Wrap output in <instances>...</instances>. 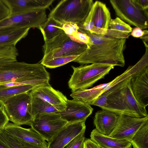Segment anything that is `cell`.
<instances>
[{
  "instance_id": "cell-1",
  "label": "cell",
  "mask_w": 148,
  "mask_h": 148,
  "mask_svg": "<svg viewBox=\"0 0 148 148\" xmlns=\"http://www.w3.org/2000/svg\"><path fill=\"white\" fill-rule=\"evenodd\" d=\"M78 31L86 34L91 43L74 62L82 65L91 64L124 66L126 39L106 37L80 28Z\"/></svg>"
},
{
  "instance_id": "cell-2",
  "label": "cell",
  "mask_w": 148,
  "mask_h": 148,
  "mask_svg": "<svg viewBox=\"0 0 148 148\" xmlns=\"http://www.w3.org/2000/svg\"><path fill=\"white\" fill-rule=\"evenodd\" d=\"M131 77L121 81L102 94L91 105L119 114L140 118L148 116L146 108L138 102L132 92Z\"/></svg>"
},
{
  "instance_id": "cell-3",
  "label": "cell",
  "mask_w": 148,
  "mask_h": 148,
  "mask_svg": "<svg viewBox=\"0 0 148 148\" xmlns=\"http://www.w3.org/2000/svg\"><path fill=\"white\" fill-rule=\"evenodd\" d=\"M50 75L41 63L29 64L15 61L0 68V85L9 82H20L23 85L39 86L47 84Z\"/></svg>"
},
{
  "instance_id": "cell-4",
  "label": "cell",
  "mask_w": 148,
  "mask_h": 148,
  "mask_svg": "<svg viewBox=\"0 0 148 148\" xmlns=\"http://www.w3.org/2000/svg\"><path fill=\"white\" fill-rule=\"evenodd\" d=\"M92 0H63L51 11V17L62 25L67 23L83 22L94 4Z\"/></svg>"
},
{
  "instance_id": "cell-5",
  "label": "cell",
  "mask_w": 148,
  "mask_h": 148,
  "mask_svg": "<svg viewBox=\"0 0 148 148\" xmlns=\"http://www.w3.org/2000/svg\"><path fill=\"white\" fill-rule=\"evenodd\" d=\"M114 66L97 64L82 65L77 67L72 66L73 71L68 82L69 88L72 92L80 89H87L103 78Z\"/></svg>"
},
{
  "instance_id": "cell-6",
  "label": "cell",
  "mask_w": 148,
  "mask_h": 148,
  "mask_svg": "<svg viewBox=\"0 0 148 148\" xmlns=\"http://www.w3.org/2000/svg\"><path fill=\"white\" fill-rule=\"evenodd\" d=\"M30 91L11 97L4 102L3 107L9 121L16 125L30 126L34 118L32 112Z\"/></svg>"
},
{
  "instance_id": "cell-7",
  "label": "cell",
  "mask_w": 148,
  "mask_h": 148,
  "mask_svg": "<svg viewBox=\"0 0 148 148\" xmlns=\"http://www.w3.org/2000/svg\"><path fill=\"white\" fill-rule=\"evenodd\" d=\"M87 48L86 45L73 40L64 32L45 41L42 60L70 56H79Z\"/></svg>"
},
{
  "instance_id": "cell-8",
  "label": "cell",
  "mask_w": 148,
  "mask_h": 148,
  "mask_svg": "<svg viewBox=\"0 0 148 148\" xmlns=\"http://www.w3.org/2000/svg\"><path fill=\"white\" fill-rule=\"evenodd\" d=\"M110 2L116 15L123 21L142 29L148 28V10H142L133 0H110Z\"/></svg>"
},
{
  "instance_id": "cell-9",
  "label": "cell",
  "mask_w": 148,
  "mask_h": 148,
  "mask_svg": "<svg viewBox=\"0 0 148 148\" xmlns=\"http://www.w3.org/2000/svg\"><path fill=\"white\" fill-rule=\"evenodd\" d=\"M47 19L45 9L9 16L0 21V33L23 28L39 29Z\"/></svg>"
},
{
  "instance_id": "cell-10",
  "label": "cell",
  "mask_w": 148,
  "mask_h": 148,
  "mask_svg": "<svg viewBox=\"0 0 148 148\" xmlns=\"http://www.w3.org/2000/svg\"><path fill=\"white\" fill-rule=\"evenodd\" d=\"M58 112L37 116L30 126L48 142L68 124Z\"/></svg>"
},
{
  "instance_id": "cell-11",
  "label": "cell",
  "mask_w": 148,
  "mask_h": 148,
  "mask_svg": "<svg viewBox=\"0 0 148 148\" xmlns=\"http://www.w3.org/2000/svg\"><path fill=\"white\" fill-rule=\"evenodd\" d=\"M148 122V116L137 117L119 114L116 125L109 136L130 141L139 129Z\"/></svg>"
},
{
  "instance_id": "cell-12",
  "label": "cell",
  "mask_w": 148,
  "mask_h": 148,
  "mask_svg": "<svg viewBox=\"0 0 148 148\" xmlns=\"http://www.w3.org/2000/svg\"><path fill=\"white\" fill-rule=\"evenodd\" d=\"M93 110L90 105L73 99H68L65 110L58 113L63 120L70 124L86 121Z\"/></svg>"
},
{
  "instance_id": "cell-13",
  "label": "cell",
  "mask_w": 148,
  "mask_h": 148,
  "mask_svg": "<svg viewBox=\"0 0 148 148\" xmlns=\"http://www.w3.org/2000/svg\"><path fill=\"white\" fill-rule=\"evenodd\" d=\"M32 97L51 104L59 112L66 108L68 99L61 92L54 89L49 84L38 86L30 91Z\"/></svg>"
},
{
  "instance_id": "cell-14",
  "label": "cell",
  "mask_w": 148,
  "mask_h": 148,
  "mask_svg": "<svg viewBox=\"0 0 148 148\" xmlns=\"http://www.w3.org/2000/svg\"><path fill=\"white\" fill-rule=\"evenodd\" d=\"M85 121L68 124L48 142L47 148H64L74 138L85 132Z\"/></svg>"
},
{
  "instance_id": "cell-15",
  "label": "cell",
  "mask_w": 148,
  "mask_h": 148,
  "mask_svg": "<svg viewBox=\"0 0 148 148\" xmlns=\"http://www.w3.org/2000/svg\"><path fill=\"white\" fill-rule=\"evenodd\" d=\"M130 86L136 100L146 108L148 105V66L131 77Z\"/></svg>"
},
{
  "instance_id": "cell-16",
  "label": "cell",
  "mask_w": 148,
  "mask_h": 148,
  "mask_svg": "<svg viewBox=\"0 0 148 148\" xmlns=\"http://www.w3.org/2000/svg\"><path fill=\"white\" fill-rule=\"evenodd\" d=\"M10 11L9 16L48 8L54 0H3Z\"/></svg>"
},
{
  "instance_id": "cell-17",
  "label": "cell",
  "mask_w": 148,
  "mask_h": 148,
  "mask_svg": "<svg viewBox=\"0 0 148 148\" xmlns=\"http://www.w3.org/2000/svg\"><path fill=\"white\" fill-rule=\"evenodd\" d=\"M3 129L11 135L21 140L36 145L47 148L48 143L31 127L25 128L13 123L8 122Z\"/></svg>"
},
{
  "instance_id": "cell-18",
  "label": "cell",
  "mask_w": 148,
  "mask_h": 148,
  "mask_svg": "<svg viewBox=\"0 0 148 148\" xmlns=\"http://www.w3.org/2000/svg\"><path fill=\"white\" fill-rule=\"evenodd\" d=\"M119 114L106 110L98 111L93 120L95 129L100 133L109 136L116 125Z\"/></svg>"
},
{
  "instance_id": "cell-19",
  "label": "cell",
  "mask_w": 148,
  "mask_h": 148,
  "mask_svg": "<svg viewBox=\"0 0 148 148\" xmlns=\"http://www.w3.org/2000/svg\"><path fill=\"white\" fill-rule=\"evenodd\" d=\"M90 10L94 26L99 28L108 29L111 18L110 13L106 5L100 1H96Z\"/></svg>"
},
{
  "instance_id": "cell-20",
  "label": "cell",
  "mask_w": 148,
  "mask_h": 148,
  "mask_svg": "<svg viewBox=\"0 0 148 148\" xmlns=\"http://www.w3.org/2000/svg\"><path fill=\"white\" fill-rule=\"evenodd\" d=\"M90 139L104 148H128L132 145L128 141L118 139L103 134L95 129L91 132Z\"/></svg>"
},
{
  "instance_id": "cell-21",
  "label": "cell",
  "mask_w": 148,
  "mask_h": 148,
  "mask_svg": "<svg viewBox=\"0 0 148 148\" xmlns=\"http://www.w3.org/2000/svg\"><path fill=\"white\" fill-rule=\"evenodd\" d=\"M107 83L90 89H80L70 95L73 99L91 105L93 102L104 92Z\"/></svg>"
},
{
  "instance_id": "cell-22",
  "label": "cell",
  "mask_w": 148,
  "mask_h": 148,
  "mask_svg": "<svg viewBox=\"0 0 148 148\" xmlns=\"http://www.w3.org/2000/svg\"><path fill=\"white\" fill-rule=\"evenodd\" d=\"M29 28H23L0 33V46L14 45L27 35Z\"/></svg>"
},
{
  "instance_id": "cell-23",
  "label": "cell",
  "mask_w": 148,
  "mask_h": 148,
  "mask_svg": "<svg viewBox=\"0 0 148 148\" xmlns=\"http://www.w3.org/2000/svg\"><path fill=\"white\" fill-rule=\"evenodd\" d=\"M62 25L53 18L49 16L45 23L40 27L45 41L51 40L64 32Z\"/></svg>"
},
{
  "instance_id": "cell-24",
  "label": "cell",
  "mask_w": 148,
  "mask_h": 148,
  "mask_svg": "<svg viewBox=\"0 0 148 148\" xmlns=\"http://www.w3.org/2000/svg\"><path fill=\"white\" fill-rule=\"evenodd\" d=\"M0 142L9 148H47L21 140L11 135L3 128L0 130Z\"/></svg>"
},
{
  "instance_id": "cell-25",
  "label": "cell",
  "mask_w": 148,
  "mask_h": 148,
  "mask_svg": "<svg viewBox=\"0 0 148 148\" xmlns=\"http://www.w3.org/2000/svg\"><path fill=\"white\" fill-rule=\"evenodd\" d=\"M38 87L32 84H25L0 89V105L2 106L11 97L30 91Z\"/></svg>"
},
{
  "instance_id": "cell-26",
  "label": "cell",
  "mask_w": 148,
  "mask_h": 148,
  "mask_svg": "<svg viewBox=\"0 0 148 148\" xmlns=\"http://www.w3.org/2000/svg\"><path fill=\"white\" fill-rule=\"evenodd\" d=\"M31 108L32 114L34 119L36 117L40 115L59 112L49 103L40 99L32 96Z\"/></svg>"
},
{
  "instance_id": "cell-27",
  "label": "cell",
  "mask_w": 148,
  "mask_h": 148,
  "mask_svg": "<svg viewBox=\"0 0 148 148\" xmlns=\"http://www.w3.org/2000/svg\"><path fill=\"white\" fill-rule=\"evenodd\" d=\"M130 142L133 148H148V122L139 129Z\"/></svg>"
},
{
  "instance_id": "cell-28",
  "label": "cell",
  "mask_w": 148,
  "mask_h": 148,
  "mask_svg": "<svg viewBox=\"0 0 148 148\" xmlns=\"http://www.w3.org/2000/svg\"><path fill=\"white\" fill-rule=\"evenodd\" d=\"M18 55L16 46H0V68L7 64L17 61Z\"/></svg>"
},
{
  "instance_id": "cell-29",
  "label": "cell",
  "mask_w": 148,
  "mask_h": 148,
  "mask_svg": "<svg viewBox=\"0 0 148 148\" xmlns=\"http://www.w3.org/2000/svg\"><path fill=\"white\" fill-rule=\"evenodd\" d=\"M79 56H70L48 59H42L40 63L47 68L50 69L55 68L63 66L70 62L73 61Z\"/></svg>"
},
{
  "instance_id": "cell-30",
  "label": "cell",
  "mask_w": 148,
  "mask_h": 148,
  "mask_svg": "<svg viewBox=\"0 0 148 148\" xmlns=\"http://www.w3.org/2000/svg\"><path fill=\"white\" fill-rule=\"evenodd\" d=\"M110 28L120 31L130 33L132 29L130 25L118 17L111 19L109 24Z\"/></svg>"
},
{
  "instance_id": "cell-31",
  "label": "cell",
  "mask_w": 148,
  "mask_h": 148,
  "mask_svg": "<svg viewBox=\"0 0 148 148\" xmlns=\"http://www.w3.org/2000/svg\"><path fill=\"white\" fill-rule=\"evenodd\" d=\"M85 132L80 133L72 139L66 145V148H82L85 140Z\"/></svg>"
},
{
  "instance_id": "cell-32",
  "label": "cell",
  "mask_w": 148,
  "mask_h": 148,
  "mask_svg": "<svg viewBox=\"0 0 148 148\" xmlns=\"http://www.w3.org/2000/svg\"><path fill=\"white\" fill-rule=\"evenodd\" d=\"M130 36V33L108 28L107 30L106 34L103 36L108 38L126 39L129 38Z\"/></svg>"
},
{
  "instance_id": "cell-33",
  "label": "cell",
  "mask_w": 148,
  "mask_h": 148,
  "mask_svg": "<svg viewBox=\"0 0 148 148\" xmlns=\"http://www.w3.org/2000/svg\"><path fill=\"white\" fill-rule=\"evenodd\" d=\"M62 27L64 32L70 37L78 32L79 28L76 23H67L62 24Z\"/></svg>"
},
{
  "instance_id": "cell-34",
  "label": "cell",
  "mask_w": 148,
  "mask_h": 148,
  "mask_svg": "<svg viewBox=\"0 0 148 148\" xmlns=\"http://www.w3.org/2000/svg\"><path fill=\"white\" fill-rule=\"evenodd\" d=\"M71 37L76 40V41L87 45V46L91 44L89 37L86 34L78 31L73 35Z\"/></svg>"
},
{
  "instance_id": "cell-35",
  "label": "cell",
  "mask_w": 148,
  "mask_h": 148,
  "mask_svg": "<svg viewBox=\"0 0 148 148\" xmlns=\"http://www.w3.org/2000/svg\"><path fill=\"white\" fill-rule=\"evenodd\" d=\"M10 11L3 0H0V21L9 16Z\"/></svg>"
},
{
  "instance_id": "cell-36",
  "label": "cell",
  "mask_w": 148,
  "mask_h": 148,
  "mask_svg": "<svg viewBox=\"0 0 148 148\" xmlns=\"http://www.w3.org/2000/svg\"><path fill=\"white\" fill-rule=\"evenodd\" d=\"M0 108V130L3 128L9 122V120L5 112L3 107Z\"/></svg>"
},
{
  "instance_id": "cell-37",
  "label": "cell",
  "mask_w": 148,
  "mask_h": 148,
  "mask_svg": "<svg viewBox=\"0 0 148 148\" xmlns=\"http://www.w3.org/2000/svg\"><path fill=\"white\" fill-rule=\"evenodd\" d=\"M82 148H100L99 146L90 139L85 140Z\"/></svg>"
},
{
  "instance_id": "cell-38",
  "label": "cell",
  "mask_w": 148,
  "mask_h": 148,
  "mask_svg": "<svg viewBox=\"0 0 148 148\" xmlns=\"http://www.w3.org/2000/svg\"><path fill=\"white\" fill-rule=\"evenodd\" d=\"M133 1L142 10H148V0H133Z\"/></svg>"
},
{
  "instance_id": "cell-39",
  "label": "cell",
  "mask_w": 148,
  "mask_h": 148,
  "mask_svg": "<svg viewBox=\"0 0 148 148\" xmlns=\"http://www.w3.org/2000/svg\"><path fill=\"white\" fill-rule=\"evenodd\" d=\"M143 34L144 32L142 29L136 27L132 29L131 35L134 38H139L141 37Z\"/></svg>"
},
{
  "instance_id": "cell-40",
  "label": "cell",
  "mask_w": 148,
  "mask_h": 148,
  "mask_svg": "<svg viewBox=\"0 0 148 148\" xmlns=\"http://www.w3.org/2000/svg\"><path fill=\"white\" fill-rule=\"evenodd\" d=\"M143 32V34L140 38L142 40L146 48H148V31L144 30Z\"/></svg>"
},
{
  "instance_id": "cell-41",
  "label": "cell",
  "mask_w": 148,
  "mask_h": 148,
  "mask_svg": "<svg viewBox=\"0 0 148 148\" xmlns=\"http://www.w3.org/2000/svg\"><path fill=\"white\" fill-rule=\"evenodd\" d=\"M0 148H9L0 142Z\"/></svg>"
},
{
  "instance_id": "cell-42",
  "label": "cell",
  "mask_w": 148,
  "mask_h": 148,
  "mask_svg": "<svg viewBox=\"0 0 148 148\" xmlns=\"http://www.w3.org/2000/svg\"><path fill=\"white\" fill-rule=\"evenodd\" d=\"M132 145H131L128 148H132Z\"/></svg>"
},
{
  "instance_id": "cell-43",
  "label": "cell",
  "mask_w": 148,
  "mask_h": 148,
  "mask_svg": "<svg viewBox=\"0 0 148 148\" xmlns=\"http://www.w3.org/2000/svg\"><path fill=\"white\" fill-rule=\"evenodd\" d=\"M99 147H100V148H104L102 147H100V146H99Z\"/></svg>"
},
{
  "instance_id": "cell-44",
  "label": "cell",
  "mask_w": 148,
  "mask_h": 148,
  "mask_svg": "<svg viewBox=\"0 0 148 148\" xmlns=\"http://www.w3.org/2000/svg\"><path fill=\"white\" fill-rule=\"evenodd\" d=\"M1 107V106H0V108Z\"/></svg>"
}]
</instances>
